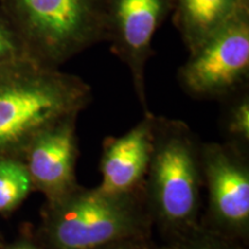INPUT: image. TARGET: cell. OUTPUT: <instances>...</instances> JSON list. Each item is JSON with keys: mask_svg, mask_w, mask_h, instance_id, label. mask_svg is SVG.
Here are the masks:
<instances>
[{"mask_svg": "<svg viewBox=\"0 0 249 249\" xmlns=\"http://www.w3.org/2000/svg\"><path fill=\"white\" fill-rule=\"evenodd\" d=\"M92 101L85 80L26 59L0 66V158L22 160L39 134Z\"/></svg>", "mask_w": 249, "mask_h": 249, "instance_id": "1", "label": "cell"}, {"mask_svg": "<svg viewBox=\"0 0 249 249\" xmlns=\"http://www.w3.org/2000/svg\"><path fill=\"white\" fill-rule=\"evenodd\" d=\"M203 188L197 135L185 121L156 116L143 195L152 224L169 240L200 225Z\"/></svg>", "mask_w": 249, "mask_h": 249, "instance_id": "2", "label": "cell"}, {"mask_svg": "<svg viewBox=\"0 0 249 249\" xmlns=\"http://www.w3.org/2000/svg\"><path fill=\"white\" fill-rule=\"evenodd\" d=\"M150 213L143 189L112 194L79 186L61 200L45 202L39 235L49 249H99L130 238L150 236Z\"/></svg>", "mask_w": 249, "mask_h": 249, "instance_id": "3", "label": "cell"}, {"mask_svg": "<svg viewBox=\"0 0 249 249\" xmlns=\"http://www.w3.org/2000/svg\"><path fill=\"white\" fill-rule=\"evenodd\" d=\"M34 60L60 68L105 42V0H0Z\"/></svg>", "mask_w": 249, "mask_h": 249, "instance_id": "4", "label": "cell"}, {"mask_svg": "<svg viewBox=\"0 0 249 249\" xmlns=\"http://www.w3.org/2000/svg\"><path fill=\"white\" fill-rule=\"evenodd\" d=\"M178 80L183 91L195 99L223 102L248 88L249 7L189 52Z\"/></svg>", "mask_w": 249, "mask_h": 249, "instance_id": "5", "label": "cell"}, {"mask_svg": "<svg viewBox=\"0 0 249 249\" xmlns=\"http://www.w3.org/2000/svg\"><path fill=\"white\" fill-rule=\"evenodd\" d=\"M208 204L201 223L244 241L249 235L248 149L230 141L202 142Z\"/></svg>", "mask_w": 249, "mask_h": 249, "instance_id": "6", "label": "cell"}, {"mask_svg": "<svg viewBox=\"0 0 249 249\" xmlns=\"http://www.w3.org/2000/svg\"><path fill=\"white\" fill-rule=\"evenodd\" d=\"M174 0H105V42L128 67L143 113L150 112L145 67L152 55L156 31L172 13Z\"/></svg>", "mask_w": 249, "mask_h": 249, "instance_id": "7", "label": "cell"}, {"mask_svg": "<svg viewBox=\"0 0 249 249\" xmlns=\"http://www.w3.org/2000/svg\"><path fill=\"white\" fill-rule=\"evenodd\" d=\"M77 118L67 117L45 129L31 142L22 157L34 191L44 195L45 202L61 200L80 186L76 178L80 155Z\"/></svg>", "mask_w": 249, "mask_h": 249, "instance_id": "8", "label": "cell"}, {"mask_svg": "<svg viewBox=\"0 0 249 249\" xmlns=\"http://www.w3.org/2000/svg\"><path fill=\"white\" fill-rule=\"evenodd\" d=\"M155 117L151 111L143 113L142 119L123 135L104 140L99 189L112 194L142 191L154 144Z\"/></svg>", "mask_w": 249, "mask_h": 249, "instance_id": "9", "label": "cell"}, {"mask_svg": "<svg viewBox=\"0 0 249 249\" xmlns=\"http://www.w3.org/2000/svg\"><path fill=\"white\" fill-rule=\"evenodd\" d=\"M249 7V0H174L173 24L188 52Z\"/></svg>", "mask_w": 249, "mask_h": 249, "instance_id": "10", "label": "cell"}, {"mask_svg": "<svg viewBox=\"0 0 249 249\" xmlns=\"http://www.w3.org/2000/svg\"><path fill=\"white\" fill-rule=\"evenodd\" d=\"M34 191L29 172L21 158H0V214L7 217L22 205Z\"/></svg>", "mask_w": 249, "mask_h": 249, "instance_id": "11", "label": "cell"}, {"mask_svg": "<svg viewBox=\"0 0 249 249\" xmlns=\"http://www.w3.org/2000/svg\"><path fill=\"white\" fill-rule=\"evenodd\" d=\"M226 104L224 126L226 141L248 149L249 145V91L245 88L223 101Z\"/></svg>", "mask_w": 249, "mask_h": 249, "instance_id": "12", "label": "cell"}, {"mask_svg": "<svg viewBox=\"0 0 249 249\" xmlns=\"http://www.w3.org/2000/svg\"><path fill=\"white\" fill-rule=\"evenodd\" d=\"M165 249H242L238 241L220 234L204 224L179 238L170 240Z\"/></svg>", "mask_w": 249, "mask_h": 249, "instance_id": "13", "label": "cell"}, {"mask_svg": "<svg viewBox=\"0 0 249 249\" xmlns=\"http://www.w3.org/2000/svg\"><path fill=\"white\" fill-rule=\"evenodd\" d=\"M26 59L33 58L17 29L0 9V66Z\"/></svg>", "mask_w": 249, "mask_h": 249, "instance_id": "14", "label": "cell"}, {"mask_svg": "<svg viewBox=\"0 0 249 249\" xmlns=\"http://www.w3.org/2000/svg\"><path fill=\"white\" fill-rule=\"evenodd\" d=\"M99 249H152L150 246V236L143 238H130L120 240L105 246Z\"/></svg>", "mask_w": 249, "mask_h": 249, "instance_id": "15", "label": "cell"}, {"mask_svg": "<svg viewBox=\"0 0 249 249\" xmlns=\"http://www.w3.org/2000/svg\"><path fill=\"white\" fill-rule=\"evenodd\" d=\"M0 249H42L39 246H37L35 242L31 240H28V239H20V240H17L13 244L6 246L4 245Z\"/></svg>", "mask_w": 249, "mask_h": 249, "instance_id": "16", "label": "cell"}, {"mask_svg": "<svg viewBox=\"0 0 249 249\" xmlns=\"http://www.w3.org/2000/svg\"><path fill=\"white\" fill-rule=\"evenodd\" d=\"M4 245H5V244H4V239H2L1 233H0V248H1Z\"/></svg>", "mask_w": 249, "mask_h": 249, "instance_id": "17", "label": "cell"}]
</instances>
